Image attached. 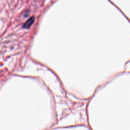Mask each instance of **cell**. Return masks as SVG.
<instances>
[{
	"mask_svg": "<svg viewBox=\"0 0 130 130\" xmlns=\"http://www.w3.org/2000/svg\"><path fill=\"white\" fill-rule=\"evenodd\" d=\"M35 21V17H31L29 19H28L24 24L23 27L25 28H28L32 24L34 23Z\"/></svg>",
	"mask_w": 130,
	"mask_h": 130,
	"instance_id": "6da1fadb",
	"label": "cell"
}]
</instances>
